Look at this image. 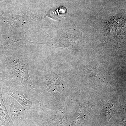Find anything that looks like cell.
I'll return each instance as SVG.
<instances>
[{"label":"cell","instance_id":"1","mask_svg":"<svg viewBox=\"0 0 126 126\" xmlns=\"http://www.w3.org/2000/svg\"><path fill=\"white\" fill-rule=\"evenodd\" d=\"M14 71L16 76L30 87L33 88V84L30 78L27 65L19 61L15 63Z\"/></svg>","mask_w":126,"mask_h":126},{"label":"cell","instance_id":"2","mask_svg":"<svg viewBox=\"0 0 126 126\" xmlns=\"http://www.w3.org/2000/svg\"><path fill=\"white\" fill-rule=\"evenodd\" d=\"M64 83L61 78L56 75H51L47 81V87L50 92L56 96L64 88Z\"/></svg>","mask_w":126,"mask_h":126},{"label":"cell","instance_id":"3","mask_svg":"<svg viewBox=\"0 0 126 126\" xmlns=\"http://www.w3.org/2000/svg\"><path fill=\"white\" fill-rule=\"evenodd\" d=\"M11 95L24 107L30 108L32 107V102L26 97L21 91H16L11 92Z\"/></svg>","mask_w":126,"mask_h":126},{"label":"cell","instance_id":"4","mask_svg":"<svg viewBox=\"0 0 126 126\" xmlns=\"http://www.w3.org/2000/svg\"><path fill=\"white\" fill-rule=\"evenodd\" d=\"M91 76L92 78H94L93 79L97 80L102 84H103L104 83L107 84L106 79L103 77V75L99 73H93L91 75Z\"/></svg>","mask_w":126,"mask_h":126}]
</instances>
